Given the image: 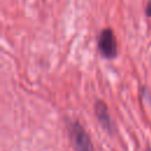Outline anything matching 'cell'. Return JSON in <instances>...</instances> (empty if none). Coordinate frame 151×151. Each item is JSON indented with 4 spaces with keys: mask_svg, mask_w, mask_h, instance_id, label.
Here are the masks:
<instances>
[{
    "mask_svg": "<svg viewBox=\"0 0 151 151\" xmlns=\"http://www.w3.org/2000/svg\"><path fill=\"white\" fill-rule=\"evenodd\" d=\"M70 137L76 151H94L92 140L79 122H73L70 125Z\"/></svg>",
    "mask_w": 151,
    "mask_h": 151,
    "instance_id": "1",
    "label": "cell"
},
{
    "mask_svg": "<svg viewBox=\"0 0 151 151\" xmlns=\"http://www.w3.org/2000/svg\"><path fill=\"white\" fill-rule=\"evenodd\" d=\"M98 48L101 55L106 59H112L117 55V40L111 28H104L98 37Z\"/></svg>",
    "mask_w": 151,
    "mask_h": 151,
    "instance_id": "2",
    "label": "cell"
},
{
    "mask_svg": "<svg viewBox=\"0 0 151 151\" xmlns=\"http://www.w3.org/2000/svg\"><path fill=\"white\" fill-rule=\"evenodd\" d=\"M94 113L97 116V119L99 120V123L101 124V126L107 131V132H112L113 130V123L112 119L110 117V112L107 109V105L105 104V101L98 99L94 103Z\"/></svg>",
    "mask_w": 151,
    "mask_h": 151,
    "instance_id": "3",
    "label": "cell"
},
{
    "mask_svg": "<svg viewBox=\"0 0 151 151\" xmlns=\"http://www.w3.org/2000/svg\"><path fill=\"white\" fill-rule=\"evenodd\" d=\"M145 14L146 17H151V0H149L146 7H145Z\"/></svg>",
    "mask_w": 151,
    "mask_h": 151,
    "instance_id": "4",
    "label": "cell"
},
{
    "mask_svg": "<svg viewBox=\"0 0 151 151\" xmlns=\"http://www.w3.org/2000/svg\"><path fill=\"white\" fill-rule=\"evenodd\" d=\"M145 151H151V147H147V149H146Z\"/></svg>",
    "mask_w": 151,
    "mask_h": 151,
    "instance_id": "5",
    "label": "cell"
}]
</instances>
